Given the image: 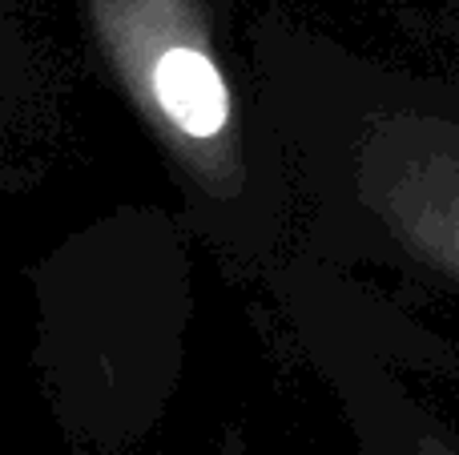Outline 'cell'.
Instances as JSON below:
<instances>
[{
    "label": "cell",
    "instance_id": "277c9868",
    "mask_svg": "<svg viewBox=\"0 0 459 455\" xmlns=\"http://www.w3.org/2000/svg\"><path fill=\"white\" fill-rule=\"evenodd\" d=\"M415 455H459V448H455V443H447L444 435H420Z\"/></svg>",
    "mask_w": 459,
    "mask_h": 455
},
{
    "label": "cell",
    "instance_id": "8992f818",
    "mask_svg": "<svg viewBox=\"0 0 459 455\" xmlns=\"http://www.w3.org/2000/svg\"><path fill=\"white\" fill-rule=\"evenodd\" d=\"M0 4H4V0H0Z\"/></svg>",
    "mask_w": 459,
    "mask_h": 455
},
{
    "label": "cell",
    "instance_id": "6da1fadb",
    "mask_svg": "<svg viewBox=\"0 0 459 455\" xmlns=\"http://www.w3.org/2000/svg\"><path fill=\"white\" fill-rule=\"evenodd\" d=\"M85 16L113 81L186 185L218 206L242 202L250 161L210 0H85Z\"/></svg>",
    "mask_w": 459,
    "mask_h": 455
},
{
    "label": "cell",
    "instance_id": "7a4b0ae2",
    "mask_svg": "<svg viewBox=\"0 0 459 455\" xmlns=\"http://www.w3.org/2000/svg\"><path fill=\"white\" fill-rule=\"evenodd\" d=\"M371 202L415 254L459 279V133L420 125L395 137L371 174Z\"/></svg>",
    "mask_w": 459,
    "mask_h": 455
},
{
    "label": "cell",
    "instance_id": "3957f363",
    "mask_svg": "<svg viewBox=\"0 0 459 455\" xmlns=\"http://www.w3.org/2000/svg\"><path fill=\"white\" fill-rule=\"evenodd\" d=\"M24 109H29V64L16 40H0V166Z\"/></svg>",
    "mask_w": 459,
    "mask_h": 455
},
{
    "label": "cell",
    "instance_id": "5b68a950",
    "mask_svg": "<svg viewBox=\"0 0 459 455\" xmlns=\"http://www.w3.org/2000/svg\"><path fill=\"white\" fill-rule=\"evenodd\" d=\"M218 455H246V448H242V440H238V435H230V440H226V448L218 451Z\"/></svg>",
    "mask_w": 459,
    "mask_h": 455
}]
</instances>
